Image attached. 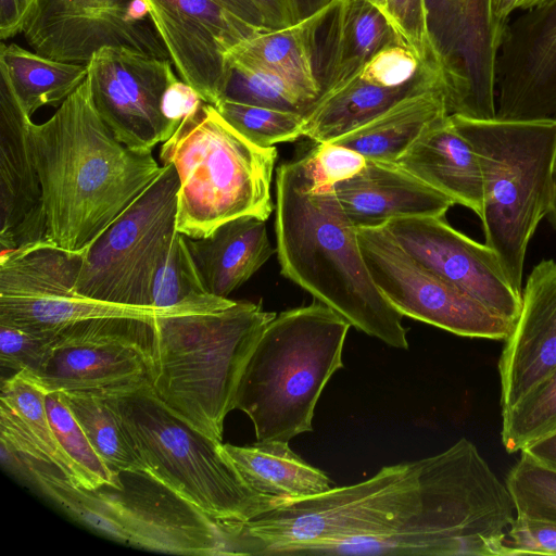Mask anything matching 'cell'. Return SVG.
<instances>
[{
    "label": "cell",
    "mask_w": 556,
    "mask_h": 556,
    "mask_svg": "<svg viewBox=\"0 0 556 556\" xmlns=\"http://www.w3.org/2000/svg\"><path fill=\"white\" fill-rule=\"evenodd\" d=\"M548 0H493L494 12L497 20L508 24L509 15L516 10L534 9Z\"/></svg>",
    "instance_id": "obj_48"
},
{
    "label": "cell",
    "mask_w": 556,
    "mask_h": 556,
    "mask_svg": "<svg viewBox=\"0 0 556 556\" xmlns=\"http://www.w3.org/2000/svg\"><path fill=\"white\" fill-rule=\"evenodd\" d=\"M276 252L281 274L357 330L408 349L403 315L376 286L357 227L333 188H316L305 155L276 172Z\"/></svg>",
    "instance_id": "obj_3"
},
{
    "label": "cell",
    "mask_w": 556,
    "mask_h": 556,
    "mask_svg": "<svg viewBox=\"0 0 556 556\" xmlns=\"http://www.w3.org/2000/svg\"><path fill=\"white\" fill-rule=\"evenodd\" d=\"M538 463L556 470V431L534 441L521 450Z\"/></svg>",
    "instance_id": "obj_46"
},
{
    "label": "cell",
    "mask_w": 556,
    "mask_h": 556,
    "mask_svg": "<svg viewBox=\"0 0 556 556\" xmlns=\"http://www.w3.org/2000/svg\"><path fill=\"white\" fill-rule=\"evenodd\" d=\"M83 253L48 241L0 253V323L52 339L65 326L86 318H150L168 311L110 304L77 293Z\"/></svg>",
    "instance_id": "obj_11"
},
{
    "label": "cell",
    "mask_w": 556,
    "mask_h": 556,
    "mask_svg": "<svg viewBox=\"0 0 556 556\" xmlns=\"http://www.w3.org/2000/svg\"><path fill=\"white\" fill-rule=\"evenodd\" d=\"M481 166L484 243L521 295L527 248L551 202L556 166V118L473 119L451 114Z\"/></svg>",
    "instance_id": "obj_7"
},
{
    "label": "cell",
    "mask_w": 556,
    "mask_h": 556,
    "mask_svg": "<svg viewBox=\"0 0 556 556\" xmlns=\"http://www.w3.org/2000/svg\"><path fill=\"white\" fill-rule=\"evenodd\" d=\"M26 457V456H25ZM31 484L54 501L76 521L126 544L125 532L108 502L97 492L75 485L60 470L26 457Z\"/></svg>",
    "instance_id": "obj_33"
},
{
    "label": "cell",
    "mask_w": 556,
    "mask_h": 556,
    "mask_svg": "<svg viewBox=\"0 0 556 556\" xmlns=\"http://www.w3.org/2000/svg\"><path fill=\"white\" fill-rule=\"evenodd\" d=\"M382 227L425 267L515 326L521 295L485 243L454 229L445 216L397 217Z\"/></svg>",
    "instance_id": "obj_17"
},
{
    "label": "cell",
    "mask_w": 556,
    "mask_h": 556,
    "mask_svg": "<svg viewBox=\"0 0 556 556\" xmlns=\"http://www.w3.org/2000/svg\"><path fill=\"white\" fill-rule=\"evenodd\" d=\"M282 441L237 446L222 443L224 457L254 492L273 498H303L329 491V477Z\"/></svg>",
    "instance_id": "obj_29"
},
{
    "label": "cell",
    "mask_w": 556,
    "mask_h": 556,
    "mask_svg": "<svg viewBox=\"0 0 556 556\" xmlns=\"http://www.w3.org/2000/svg\"><path fill=\"white\" fill-rule=\"evenodd\" d=\"M30 122L0 74V253L46 241L42 188L29 139Z\"/></svg>",
    "instance_id": "obj_19"
},
{
    "label": "cell",
    "mask_w": 556,
    "mask_h": 556,
    "mask_svg": "<svg viewBox=\"0 0 556 556\" xmlns=\"http://www.w3.org/2000/svg\"><path fill=\"white\" fill-rule=\"evenodd\" d=\"M275 316L249 301L212 312L169 309L155 315L152 390L186 422L222 442L242 369Z\"/></svg>",
    "instance_id": "obj_4"
},
{
    "label": "cell",
    "mask_w": 556,
    "mask_h": 556,
    "mask_svg": "<svg viewBox=\"0 0 556 556\" xmlns=\"http://www.w3.org/2000/svg\"><path fill=\"white\" fill-rule=\"evenodd\" d=\"M128 432L146 471L224 525L243 523L276 498L254 492L220 451L222 442L195 429L151 386L106 397Z\"/></svg>",
    "instance_id": "obj_8"
},
{
    "label": "cell",
    "mask_w": 556,
    "mask_h": 556,
    "mask_svg": "<svg viewBox=\"0 0 556 556\" xmlns=\"http://www.w3.org/2000/svg\"><path fill=\"white\" fill-rule=\"evenodd\" d=\"M445 86L440 68L401 87L380 85L359 71L324 91L304 115L303 137L332 141L378 116L404 98Z\"/></svg>",
    "instance_id": "obj_23"
},
{
    "label": "cell",
    "mask_w": 556,
    "mask_h": 556,
    "mask_svg": "<svg viewBox=\"0 0 556 556\" xmlns=\"http://www.w3.org/2000/svg\"><path fill=\"white\" fill-rule=\"evenodd\" d=\"M506 485L517 517L556 523V470L521 453L507 475Z\"/></svg>",
    "instance_id": "obj_38"
},
{
    "label": "cell",
    "mask_w": 556,
    "mask_h": 556,
    "mask_svg": "<svg viewBox=\"0 0 556 556\" xmlns=\"http://www.w3.org/2000/svg\"><path fill=\"white\" fill-rule=\"evenodd\" d=\"M338 2L292 25L257 33L228 50L227 60L279 76L314 104L323 92L314 65L317 31Z\"/></svg>",
    "instance_id": "obj_25"
},
{
    "label": "cell",
    "mask_w": 556,
    "mask_h": 556,
    "mask_svg": "<svg viewBox=\"0 0 556 556\" xmlns=\"http://www.w3.org/2000/svg\"><path fill=\"white\" fill-rule=\"evenodd\" d=\"M331 15L323 92L357 73L383 47L402 43L388 16L367 0H339Z\"/></svg>",
    "instance_id": "obj_28"
},
{
    "label": "cell",
    "mask_w": 556,
    "mask_h": 556,
    "mask_svg": "<svg viewBox=\"0 0 556 556\" xmlns=\"http://www.w3.org/2000/svg\"><path fill=\"white\" fill-rule=\"evenodd\" d=\"M203 102L200 94L181 79L173 83L164 93L163 114L179 125L182 118L195 111Z\"/></svg>",
    "instance_id": "obj_43"
},
{
    "label": "cell",
    "mask_w": 556,
    "mask_h": 556,
    "mask_svg": "<svg viewBox=\"0 0 556 556\" xmlns=\"http://www.w3.org/2000/svg\"><path fill=\"white\" fill-rule=\"evenodd\" d=\"M370 275L403 316L462 337L506 341L514 325L408 254L383 227L357 228Z\"/></svg>",
    "instance_id": "obj_12"
},
{
    "label": "cell",
    "mask_w": 556,
    "mask_h": 556,
    "mask_svg": "<svg viewBox=\"0 0 556 556\" xmlns=\"http://www.w3.org/2000/svg\"><path fill=\"white\" fill-rule=\"evenodd\" d=\"M556 555V523L515 518L503 544V556Z\"/></svg>",
    "instance_id": "obj_42"
},
{
    "label": "cell",
    "mask_w": 556,
    "mask_h": 556,
    "mask_svg": "<svg viewBox=\"0 0 556 556\" xmlns=\"http://www.w3.org/2000/svg\"><path fill=\"white\" fill-rule=\"evenodd\" d=\"M305 157L316 188H333L357 175L367 164V159L357 151L332 141L317 143Z\"/></svg>",
    "instance_id": "obj_39"
},
{
    "label": "cell",
    "mask_w": 556,
    "mask_h": 556,
    "mask_svg": "<svg viewBox=\"0 0 556 556\" xmlns=\"http://www.w3.org/2000/svg\"><path fill=\"white\" fill-rule=\"evenodd\" d=\"M228 64L230 71L223 99L303 115L312 108V102L279 76L229 61Z\"/></svg>",
    "instance_id": "obj_37"
},
{
    "label": "cell",
    "mask_w": 556,
    "mask_h": 556,
    "mask_svg": "<svg viewBox=\"0 0 556 556\" xmlns=\"http://www.w3.org/2000/svg\"><path fill=\"white\" fill-rule=\"evenodd\" d=\"M337 199L357 227H382L409 216H445L454 202L396 163L367 160L354 177L334 186Z\"/></svg>",
    "instance_id": "obj_21"
},
{
    "label": "cell",
    "mask_w": 556,
    "mask_h": 556,
    "mask_svg": "<svg viewBox=\"0 0 556 556\" xmlns=\"http://www.w3.org/2000/svg\"><path fill=\"white\" fill-rule=\"evenodd\" d=\"M506 485L462 438L418 460L303 498H276L236 527L241 555L503 556Z\"/></svg>",
    "instance_id": "obj_1"
},
{
    "label": "cell",
    "mask_w": 556,
    "mask_h": 556,
    "mask_svg": "<svg viewBox=\"0 0 556 556\" xmlns=\"http://www.w3.org/2000/svg\"><path fill=\"white\" fill-rule=\"evenodd\" d=\"M262 15L267 29H276L294 24L287 0H251Z\"/></svg>",
    "instance_id": "obj_45"
},
{
    "label": "cell",
    "mask_w": 556,
    "mask_h": 556,
    "mask_svg": "<svg viewBox=\"0 0 556 556\" xmlns=\"http://www.w3.org/2000/svg\"><path fill=\"white\" fill-rule=\"evenodd\" d=\"M150 20L182 81L210 104L224 97L229 64L226 53L265 30L215 0H146Z\"/></svg>",
    "instance_id": "obj_16"
},
{
    "label": "cell",
    "mask_w": 556,
    "mask_h": 556,
    "mask_svg": "<svg viewBox=\"0 0 556 556\" xmlns=\"http://www.w3.org/2000/svg\"><path fill=\"white\" fill-rule=\"evenodd\" d=\"M88 66L93 104L115 138L134 150H152L177 124L162 111L167 88L178 80L170 59L125 47H104Z\"/></svg>",
    "instance_id": "obj_15"
},
{
    "label": "cell",
    "mask_w": 556,
    "mask_h": 556,
    "mask_svg": "<svg viewBox=\"0 0 556 556\" xmlns=\"http://www.w3.org/2000/svg\"><path fill=\"white\" fill-rule=\"evenodd\" d=\"M46 407L53 432L63 451L84 476L87 490L104 485L118 488V475L112 472L96 452L62 393L48 392Z\"/></svg>",
    "instance_id": "obj_35"
},
{
    "label": "cell",
    "mask_w": 556,
    "mask_h": 556,
    "mask_svg": "<svg viewBox=\"0 0 556 556\" xmlns=\"http://www.w3.org/2000/svg\"><path fill=\"white\" fill-rule=\"evenodd\" d=\"M85 252L75 290L104 303L151 306L154 268L176 230L179 178L172 164ZM157 309V308H156Z\"/></svg>",
    "instance_id": "obj_9"
},
{
    "label": "cell",
    "mask_w": 556,
    "mask_h": 556,
    "mask_svg": "<svg viewBox=\"0 0 556 556\" xmlns=\"http://www.w3.org/2000/svg\"><path fill=\"white\" fill-rule=\"evenodd\" d=\"M351 324L318 300L276 314L242 369L235 409L251 419L256 441L289 442L312 431L319 396L343 367Z\"/></svg>",
    "instance_id": "obj_5"
},
{
    "label": "cell",
    "mask_w": 556,
    "mask_h": 556,
    "mask_svg": "<svg viewBox=\"0 0 556 556\" xmlns=\"http://www.w3.org/2000/svg\"><path fill=\"white\" fill-rule=\"evenodd\" d=\"M51 339L0 323V363L15 372L37 375L45 362Z\"/></svg>",
    "instance_id": "obj_40"
},
{
    "label": "cell",
    "mask_w": 556,
    "mask_h": 556,
    "mask_svg": "<svg viewBox=\"0 0 556 556\" xmlns=\"http://www.w3.org/2000/svg\"><path fill=\"white\" fill-rule=\"evenodd\" d=\"M386 1L387 16L401 42L421 61H433L435 63L427 29L424 0Z\"/></svg>",
    "instance_id": "obj_41"
},
{
    "label": "cell",
    "mask_w": 556,
    "mask_h": 556,
    "mask_svg": "<svg viewBox=\"0 0 556 556\" xmlns=\"http://www.w3.org/2000/svg\"><path fill=\"white\" fill-rule=\"evenodd\" d=\"M243 137L261 148L303 137L304 115L267 106L222 99L214 105Z\"/></svg>",
    "instance_id": "obj_36"
},
{
    "label": "cell",
    "mask_w": 556,
    "mask_h": 556,
    "mask_svg": "<svg viewBox=\"0 0 556 556\" xmlns=\"http://www.w3.org/2000/svg\"><path fill=\"white\" fill-rule=\"evenodd\" d=\"M162 164L179 178L176 230L202 238L241 216L266 219L275 208L270 184L277 149L261 148L202 102L162 143Z\"/></svg>",
    "instance_id": "obj_6"
},
{
    "label": "cell",
    "mask_w": 556,
    "mask_h": 556,
    "mask_svg": "<svg viewBox=\"0 0 556 556\" xmlns=\"http://www.w3.org/2000/svg\"><path fill=\"white\" fill-rule=\"evenodd\" d=\"M186 240L206 290L220 298H228L276 252L266 219L256 216L231 219L205 237Z\"/></svg>",
    "instance_id": "obj_24"
},
{
    "label": "cell",
    "mask_w": 556,
    "mask_h": 556,
    "mask_svg": "<svg viewBox=\"0 0 556 556\" xmlns=\"http://www.w3.org/2000/svg\"><path fill=\"white\" fill-rule=\"evenodd\" d=\"M236 301L210 293L189 252L186 236L174 230L156 262L151 287V306L157 309L212 312Z\"/></svg>",
    "instance_id": "obj_31"
},
{
    "label": "cell",
    "mask_w": 556,
    "mask_h": 556,
    "mask_svg": "<svg viewBox=\"0 0 556 556\" xmlns=\"http://www.w3.org/2000/svg\"><path fill=\"white\" fill-rule=\"evenodd\" d=\"M153 318L91 317L62 328L35 375L48 392L110 397L151 386Z\"/></svg>",
    "instance_id": "obj_10"
},
{
    "label": "cell",
    "mask_w": 556,
    "mask_h": 556,
    "mask_svg": "<svg viewBox=\"0 0 556 556\" xmlns=\"http://www.w3.org/2000/svg\"><path fill=\"white\" fill-rule=\"evenodd\" d=\"M0 74L29 116L43 105H60L88 76V66L53 60L15 43L0 46Z\"/></svg>",
    "instance_id": "obj_30"
},
{
    "label": "cell",
    "mask_w": 556,
    "mask_h": 556,
    "mask_svg": "<svg viewBox=\"0 0 556 556\" xmlns=\"http://www.w3.org/2000/svg\"><path fill=\"white\" fill-rule=\"evenodd\" d=\"M227 10L242 18L243 21L260 27L267 29L264 26V22L262 15L260 14L256 7L251 2V0H215Z\"/></svg>",
    "instance_id": "obj_47"
},
{
    "label": "cell",
    "mask_w": 556,
    "mask_h": 556,
    "mask_svg": "<svg viewBox=\"0 0 556 556\" xmlns=\"http://www.w3.org/2000/svg\"><path fill=\"white\" fill-rule=\"evenodd\" d=\"M448 115L447 91L439 86L404 98L332 142L367 160L396 163L425 131Z\"/></svg>",
    "instance_id": "obj_27"
},
{
    "label": "cell",
    "mask_w": 556,
    "mask_h": 556,
    "mask_svg": "<svg viewBox=\"0 0 556 556\" xmlns=\"http://www.w3.org/2000/svg\"><path fill=\"white\" fill-rule=\"evenodd\" d=\"M46 214V241L83 253L154 182L152 150L118 141L86 79L41 124L29 123Z\"/></svg>",
    "instance_id": "obj_2"
},
{
    "label": "cell",
    "mask_w": 556,
    "mask_h": 556,
    "mask_svg": "<svg viewBox=\"0 0 556 556\" xmlns=\"http://www.w3.org/2000/svg\"><path fill=\"white\" fill-rule=\"evenodd\" d=\"M47 391L30 371L2 382L0 435L24 456L60 470L75 485L87 489L84 476L60 445L46 407Z\"/></svg>",
    "instance_id": "obj_26"
},
{
    "label": "cell",
    "mask_w": 556,
    "mask_h": 556,
    "mask_svg": "<svg viewBox=\"0 0 556 556\" xmlns=\"http://www.w3.org/2000/svg\"><path fill=\"white\" fill-rule=\"evenodd\" d=\"M396 164L480 217L483 181L479 157L451 115L425 131Z\"/></svg>",
    "instance_id": "obj_22"
},
{
    "label": "cell",
    "mask_w": 556,
    "mask_h": 556,
    "mask_svg": "<svg viewBox=\"0 0 556 556\" xmlns=\"http://www.w3.org/2000/svg\"><path fill=\"white\" fill-rule=\"evenodd\" d=\"M37 0H0V38L14 37L23 31L26 18Z\"/></svg>",
    "instance_id": "obj_44"
},
{
    "label": "cell",
    "mask_w": 556,
    "mask_h": 556,
    "mask_svg": "<svg viewBox=\"0 0 556 556\" xmlns=\"http://www.w3.org/2000/svg\"><path fill=\"white\" fill-rule=\"evenodd\" d=\"M546 217L549 224L556 229V166L554 170L553 190Z\"/></svg>",
    "instance_id": "obj_50"
},
{
    "label": "cell",
    "mask_w": 556,
    "mask_h": 556,
    "mask_svg": "<svg viewBox=\"0 0 556 556\" xmlns=\"http://www.w3.org/2000/svg\"><path fill=\"white\" fill-rule=\"evenodd\" d=\"M495 87V118H556V0L507 24L496 58Z\"/></svg>",
    "instance_id": "obj_18"
},
{
    "label": "cell",
    "mask_w": 556,
    "mask_h": 556,
    "mask_svg": "<svg viewBox=\"0 0 556 556\" xmlns=\"http://www.w3.org/2000/svg\"><path fill=\"white\" fill-rule=\"evenodd\" d=\"M62 393V392H61ZM91 445L112 472L146 470L128 432L104 396L62 393Z\"/></svg>",
    "instance_id": "obj_32"
},
{
    "label": "cell",
    "mask_w": 556,
    "mask_h": 556,
    "mask_svg": "<svg viewBox=\"0 0 556 556\" xmlns=\"http://www.w3.org/2000/svg\"><path fill=\"white\" fill-rule=\"evenodd\" d=\"M37 53L87 64L104 47L170 59L146 0H37L23 31Z\"/></svg>",
    "instance_id": "obj_13"
},
{
    "label": "cell",
    "mask_w": 556,
    "mask_h": 556,
    "mask_svg": "<svg viewBox=\"0 0 556 556\" xmlns=\"http://www.w3.org/2000/svg\"><path fill=\"white\" fill-rule=\"evenodd\" d=\"M502 443L508 453L556 431V368L515 405L502 410Z\"/></svg>",
    "instance_id": "obj_34"
},
{
    "label": "cell",
    "mask_w": 556,
    "mask_h": 556,
    "mask_svg": "<svg viewBox=\"0 0 556 556\" xmlns=\"http://www.w3.org/2000/svg\"><path fill=\"white\" fill-rule=\"evenodd\" d=\"M97 492L108 502L126 544L177 555H235L227 525L220 523L146 470L118 473V488Z\"/></svg>",
    "instance_id": "obj_14"
},
{
    "label": "cell",
    "mask_w": 556,
    "mask_h": 556,
    "mask_svg": "<svg viewBox=\"0 0 556 556\" xmlns=\"http://www.w3.org/2000/svg\"><path fill=\"white\" fill-rule=\"evenodd\" d=\"M332 1L333 0H287L295 23L317 13Z\"/></svg>",
    "instance_id": "obj_49"
},
{
    "label": "cell",
    "mask_w": 556,
    "mask_h": 556,
    "mask_svg": "<svg viewBox=\"0 0 556 556\" xmlns=\"http://www.w3.org/2000/svg\"><path fill=\"white\" fill-rule=\"evenodd\" d=\"M387 15V1L386 0H367Z\"/></svg>",
    "instance_id": "obj_51"
},
{
    "label": "cell",
    "mask_w": 556,
    "mask_h": 556,
    "mask_svg": "<svg viewBox=\"0 0 556 556\" xmlns=\"http://www.w3.org/2000/svg\"><path fill=\"white\" fill-rule=\"evenodd\" d=\"M502 351V410L515 405L556 368V261L543 260L521 291L519 317Z\"/></svg>",
    "instance_id": "obj_20"
}]
</instances>
